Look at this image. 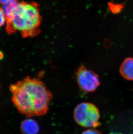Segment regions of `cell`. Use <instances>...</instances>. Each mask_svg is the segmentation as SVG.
Segmentation results:
<instances>
[{
    "label": "cell",
    "mask_w": 133,
    "mask_h": 134,
    "mask_svg": "<svg viewBox=\"0 0 133 134\" xmlns=\"http://www.w3.org/2000/svg\"><path fill=\"white\" fill-rule=\"evenodd\" d=\"M9 90L12 102L22 115L31 118L48 113L53 96L39 78L27 76L11 84Z\"/></svg>",
    "instance_id": "obj_1"
},
{
    "label": "cell",
    "mask_w": 133,
    "mask_h": 134,
    "mask_svg": "<svg viewBox=\"0 0 133 134\" xmlns=\"http://www.w3.org/2000/svg\"><path fill=\"white\" fill-rule=\"evenodd\" d=\"M42 21L40 7L37 3L19 1L14 14L6 21V30L9 34L18 32L23 38H33L41 31Z\"/></svg>",
    "instance_id": "obj_2"
},
{
    "label": "cell",
    "mask_w": 133,
    "mask_h": 134,
    "mask_svg": "<svg viewBox=\"0 0 133 134\" xmlns=\"http://www.w3.org/2000/svg\"><path fill=\"white\" fill-rule=\"evenodd\" d=\"M76 122L84 128H95L101 125L100 113L95 105L89 103H82L77 105L74 112Z\"/></svg>",
    "instance_id": "obj_3"
},
{
    "label": "cell",
    "mask_w": 133,
    "mask_h": 134,
    "mask_svg": "<svg viewBox=\"0 0 133 134\" xmlns=\"http://www.w3.org/2000/svg\"><path fill=\"white\" fill-rule=\"evenodd\" d=\"M77 82L81 90L87 92H93L100 86L98 75L84 66H80L76 71Z\"/></svg>",
    "instance_id": "obj_4"
},
{
    "label": "cell",
    "mask_w": 133,
    "mask_h": 134,
    "mask_svg": "<svg viewBox=\"0 0 133 134\" xmlns=\"http://www.w3.org/2000/svg\"><path fill=\"white\" fill-rule=\"evenodd\" d=\"M20 130L22 134H38L39 132V125L34 119L27 118L21 123Z\"/></svg>",
    "instance_id": "obj_5"
},
{
    "label": "cell",
    "mask_w": 133,
    "mask_h": 134,
    "mask_svg": "<svg viewBox=\"0 0 133 134\" xmlns=\"http://www.w3.org/2000/svg\"><path fill=\"white\" fill-rule=\"evenodd\" d=\"M120 72L126 80H133V57H128L123 61L120 68Z\"/></svg>",
    "instance_id": "obj_6"
},
{
    "label": "cell",
    "mask_w": 133,
    "mask_h": 134,
    "mask_svg": "<svg viewBox=\"0 0 133 134\" xmlns=\"http://www.w3.org/2000/svg\"><path fill=\"white\" fill-rule=\"evenodd\" d=\"M18 0H13L12 1L3 5V10L6 18V21L12 17L19 5Z\"/></svg>",
    "instance_id": "obj_7"
},
{
    "label": "cell",
    "mask_w": 133,
    "mask_h": 134,
    "mask_svg": "<svg viewBox=\"0 0 133 134\" xmlns=\"http://www.w3.org/2000/svg\"><path fill=\"white\" fill-rule=\"evenodd\" d=\"M108 9L112 13L117 14L120 13L124 7V4L115 3L112 1L108 3Z\"/></svg>",
    "instance_id": "obj_8"
},
{
    "label": "cell",
    "mask_w": 133,
    "mask_h": 134,
    "mask_svg": "<svg viewBox=\"0 0 133 134\" xmlns=\"http://www.w3.org/2000/svg\"><path fill=\"white\" fill-rule=\"evenodd\" d=\"M6 22V18L2 8H0V27H2Z\"/></svg>",
    "instance_id": "obj_9"
},
{
    "label": "cell",
    "mask_w": 133,
    "mask_h": 134,
    "mask_svg": "<svg viewBox=\"0 0 133 134\" xmlns=\"http://www.w3.org/2000/svg\"><path fill=\"white\" fill-rule=\"evenodd\" d=\"M82 134H102L99 131L94 128L87 129L83 132Z\"/></svg>",
    "instance_id": "obj_10"
},
{
    "label": "cell",
    "mask_w": 133,
    "mask_h": 134,
    "mask_svg": "<svg viewBox=\"0 0 133 134\" xmlns=\"http://www.w3.org/2000/svg\"><path fill=\"white\" fill-rule=\"evenodd\" d=\"M12 1L13 0H0V4L4 5V4H7Z\"/></svg>",
    "instance_id": "obj_11"
},
{
    "label": "cell",
    "mask_w": 133,
    "mask_h": 134,
    "mask_svg": "<svg viewBox=\"0 0 133 134\" xmlns=\"http://www.w3.org/2000/svg\"><path fill=\"white\" fill-rule=\"evenodd\" d=\"M4 57V54L2 52L0 51V60H1Z\"/></svg>",
    "instance_id": "obj_12"
},
{
    "label": "cell",
    "mask_w": 133,
    "mask_h": 134,
    "mask_svg": "<svg viewBox=\"0 0 133 134\" xmlns=\"http://www.w3.org/2000/svg\"><path fill=\"white\" fill-rule=\"evenodd\" d=\"M119 134V133H111V134Z\"/></svg>",
    "instance_id": "obj_13"
}]
</instances>
